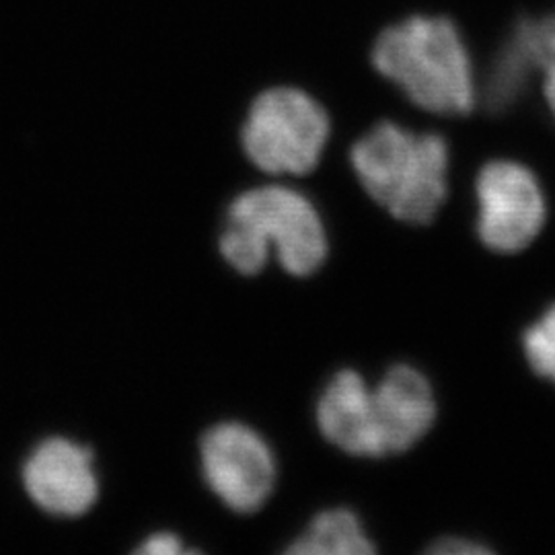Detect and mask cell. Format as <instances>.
I'll list each match as a JSON object with an SVG mask.
<instances>
[{
	"label": "cell",
	"mask_w": 555,
	"mask_h": 555,
	"mask_svg": "<svg viewBox=\"0 0 555 555\" xmlns=\"http://www.w3.org/2000/svg\"><path fill=\"white\" fill-rule=\"evenodd\" d=\"M199 469L208 490L237 515L258 513L276 488L272 447L243 422H220L202 435Z\"/></svg>",
	"instance_id": "5"
},
{
	"label": "cell",
	"mask_w": 555,
	"mask_h": 555,
	"mask_svg": "<svg viewBox=\"0 0 555 555\" xmlns=\"http://www.w3.org/2000/svg\"><path fill=\"white\" fill-rule=\"evenodd\" d=\"M476 204L477 237L496 254L527 249L547 219L541 181L518 160H490L479 169Z\"/></svg>",
	"instance_id": "6"
},
{
	"label": "cell",
	"mask_w": 555,
	"mask_h": 555,
	"mask_svg": "<svg viewBox=\"0 0 555 555\" xmlns=\"http://www.w3.org/2000/svg\"><path fill=\"white\" fill-rule=\"evenodd\" d=\"M319 433L341 453L380 459L373 387L364 377L344 369L330 378L315 405Z\"/></svg>",
	"instance_id": "9"
},
{
	"label": "cell",
	"mask_w": 555,
	"mask_h": 555,
	"mask_svg": "<svg viewBox=\"0 0 555 555\" xmlns=\"http://www.w3.org/2000/svg\"><path fill=\"white\" fill-rule=\"evenodd\" d=\"M543 93H545V101H547V107H550V112L554 114L555 118V68L552 70H547L545 75H543Z\"/></svg>",
	"instance_id": "14"
},
{
	"label": "cell",
	"mask_w": 555,
	"mask_h": 555,
	"mask_svg": "<svg viewBox=\"0 0 555 555\" xmlns=\"http://www.w3.org/2000/svg\"><path fill=\"white\" fill-rule=\"evenodd\" d=\"M373 408L383 456L416 447L438 414L433 383L412 364L391 366L373 387Z\"/></svg>",
	"instance_id": "8"
},
{
	"label": "cell",
	"mask_w": 555,
	"mask_h": 555,
	"mask_svg": "<svg viewBox=\"0 0 555 555\" xmlns=\"http://www.w3.org/2000/svg\"><path fill=\"white\" fill-rule=\"evenodd\" d=\"M373 64L424 112L467 116L476 107L474 62L461 31L442 17H410L385 29Z\"/></svg>",
	"instance_id": "2"
},
{
	"label": "cell",
	"mask_w": 555,
	"mask_h": 555,
	"mask_svg": "<svg viewBox=\"0 0 555 555\" xmlns=\"http://www.w3.org/2000/svg\"><path fill=\"white\" fill-rule=\"evenodd\" d=\"M447 140L412 132L393 121L377 124L350 151L362 190L393 219L433 222L449 196Z\"/></svg>",
	"instance_id": "3"
},
{
	"label": "cell",
	"mask_w": 555,
	"mask_h": 555,
	"mask_svg": "<svg viewBox=\"0 0 555 555\" xmlns=\"http://www.w3.org/2000/svg\"><path fill=\"white\" fill-rule=\"evenodd\" d=\"M377 552L360 516L350 508H330L313 516L286 547L288 555H371Z\"/></svg>",
	"instance_id": "10"
},
{
	"label": "cell",
	"mask_w": 555,
	"mask_h": 555,
	"mask_svg": "<svg viewBox=\"0 0 555 555\" xmlns=\"http://www.w3.org/2000/svg\"><path fill=\"white\" fill-rule=\"evenodd\" d=\"M488 552H492L488 545L467 537H444V539H438L437 543L430 547V554L437 555H479Z\"/></svg>",
	"instance_id": "13"
},
{
	"label": "cell",
	"mask_w": 555,
	"mask_h": 555,
	"mask_svg": "<svg viewBox=\"0 0 555 555\" xmlns=\"http://www.w3.org/2000/svg\"><path fill=\"white\" fill-rule=\"evenodd\" d=\"M134 552L142 555L192 554V550H188L183 545V539L176 533H169V531H159V533L146 537Z\"/></svg>",
	"instance_id": "12"
},
{
	"label": "cell",
	"mask_w": 555,
	"mask_h": 555,
	"mask_svg": "<svg viewBox=\"0 0 555 555\" xmlns=\"http://www.w3.org/2000/svg\"><path fill=\"white\" fill-rule=\"evenodd\" d=\"M21 483L46 515L85 516L100 500L95 453L68 437L43 438L21 467Z\"/></svg>",
	"instance_id": "7"
},
{
	"label": "cell",
	"mask_w": 555,
	"mask_h": 555,
	"mask_svg": "<svg viewBox=\"0 0 555 555\" xmlns=\"http://www.w3.org/2000/svg\"><path fill=\"white\" fill-rule=\"evenodd\" d=\"M332 132L325 107L293 87L268 89L251 103L241 144L266 176H309L315 171Z\"/></svg>",
	"instance_id": "4"
},
{
	"label": "cell",
	"mask_w": 555,
	"mask_h": 555,
	"mask_svg": "<svg viewBox=\"0 0 555 555\" xmlns=\"http://www.w3.org/2000/svg\"><path fill=\"white\" fill-rule=\"evenodd\" d=\"M522 352L533 373L555 385V305L525 330Z\"/></svg>",
	"instance_id": "11"
},
{
	"label": "cell",
	"mask_w": 555,
	"mask_h": 555,
	"mask_svg": "<svg viewBox=\"0 0 555 555\" xmlns=\"http://www.w3.org/2000/svg\"><path fill=\"white\" fill-rule=\"evenodd\" d=\"M219 251L241 276H258L274 251L286 274L307 278L325 263L330 238L311 199L288 185L268 183L229 204Z\"/></svg>",
	"instance_id": "1"
}]
</instances>
